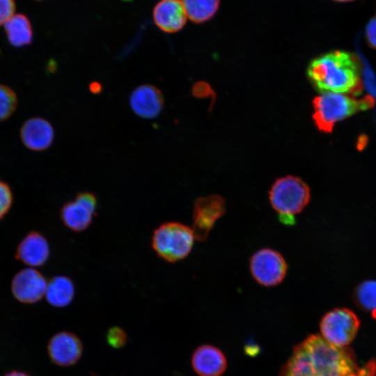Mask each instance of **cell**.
Masks as SVG:
<instances>
[{
  "mask_svg": "<svg viewBox=\"0 0 376 376\" xmlns=\"http://www.w3.org/2000/svg\"><path fill=\"white\" fill-rule=\"evenodd\" d=\"M375 363L361 366L352 350L313 334L294 347L278 376H375Z\"/></svg>",
  "mask_w": 376,
  "mask_h": 376,
  "instance_id": "6da1fadb",
  "label": "cell"
},
{
  "mask_svg": "<svg viewBox=\"0 0 376 376\" xmlns=\"http://www.w3.org/2000/svg\"><path fill=\"white\" fill-rule=\"evenodd\" d=\"M311 84L321 93L359 95L362 91L361 65L355 54L335 50L313 59L307 68Z\"/></svg>",
  "mask_w": 376,
  "mask_h": 376,
  "instance_id": "7a4b0ae2",
  "label": "cell"
},
{
  "mask_svg": "<svg viewBox=\"0 0 376 376\" xmlns=\"http://www.w3.org/2000/svg\"><path fill=\"white\" fill-rule=\"evenodd\" d=\"M374 105L375 100L370 95L357 99L345 93H322L313 101V118L320 131L329 133L338 121Z\"/></svg>",
  "mask_w": 376,
  "mask_h": 376,
  "instance_id": "3957f363",
  "label": "cell"
},
{
  "mask_svg": "<svg viewBox=\"0 0 376 376\" xmlns=\"http://www.w3.org/2000/svg\"><path fill=\"white\" fill-rule=\"evenodd\" d=\"M194 240L192 228L180 222L167 221L154 230L151 244L159 258L175 263L189 254Z\"/></svg>",
  "mask_w": 376,
  "mask_h": 376,
  "instance_id": "277c9868",
  "label": "cell"
},
{
  "mask_svg": "<svg viewBox=\"0 0 376 376\" xmlns=\"http://www.w3.org/2000/svg\"><path fill=\"white\" fill-rule=\"evenodd\" d=\"M310 198L308 186L294 175L278 178L269 191L271 205L279 215L294 216L301 212Z\"/></svg>",
  "mask_w": 376,
  "mask_h": 376,
  "instance_id": "5b68a950",
  "label": "cell"
},
{
  "mask_svg": "<svg viewBox=\"0 0 376 376\" xmlns=\"http://www.w3.org/2000/svg\"><path fill=\"white\" fill-rule=\"evenodd\" d=\"M360 327L356 313L347 308H336L321 319V336L329 343L338 347H347L355 338Z\"/></svg>",
  "mask_w": 376,
  "mask_h": 376,
  "instance_id": "8992f818",
  "label": "cell"
},
{
  "mask_svg": "<svg viewBox=\"0 0 376 376\" xmlns=\"http://www.w3.org/2000/svg\"><path fill=\"white\" fill-rule=\"evenodd\" d=\"M250 270L253 279L259 284L266 287L275 286L284 279L288 265L278 251L262 249L251 258Z\"/></svg>",
  "mask_w": 376,
  "mask_h": 376,
  "instance_id": "52a82bcc",
  "label": "cell"
},
{
  "mask_svg": "<svg viewBox=\"0 0 376 376\" xmlns=\"http://www.w3.org/2000/svg\"><path fill=\"white\" fill-rule=\"evenodd\" d=\"M225 211V201L219 195L213 194L198 198L194 202L192 215V230L195 239L204 241Z\"/></svg>",
  "mask_w": 376,
  "mask_h": 376,
  "instance_id": "ba28073f",
  "label": "cell"
},
{
  "mask_svg": "<svg viewBox=\"0 0 376 376\" xmlns=\"http://www.w3.org/2000/svg\"><path fill=\"white\" fill-rule=\"evenodd\" d=\"M97 209V199L93 193L82 192L75 199L65 203L60 212L64 225L75 232H81L91 224Z\"/></svg>",
  "mask_w": 376,
  "mask_h": 376,
  "instance_id": "9c48e42d",
  "label": "cell"
},
{
  "mask_svg": "<svg viewBox=\"0 0 376 376\" xmlns=\"http://www.w3.org/2000/svg\"><path fill=\"white\" fill-rule=\"evenodd\" d=\"M47 282L38 270L28 267L19 271L11 281V291L16 299L24 304H33L45 295Z\"/></svg>",
  "mask_w": 376,
  "mask_h": 376,
  "instance_id": "30bf717a",
  "label": "cell"
},
{
  "mask_svg": "<svg viewBox=\"0 0 376 376\" xmlns=\"http://www.w3.org/2000/svg\"><path fill=\"white\" fill-rule=\"evenodd\" d=\"M47 350L53 363L68 367L75 365L80 359L83 353V345L75 334L61 331L52 337Z\"/></svg>",
  "mask_w": 376,
  "mask_h": 376,
  "instance_id": "8fae6325",
  "label": "cell"
},
{
  "mask_svg": "<svg viewBox=\"0 0 376 376\" xmlns=\"http://www.w3.org/2000/svg\"><path fill=\"white\" fill-rule=\"evenodd\" d=\"M132 110L138 116L145 119L157 117L164 105V97L160 90L151 84H142L136 87L130 97Z\"/></svg>",
  "mask_w": 376,
  "mask_h": 376,
  "instance_id": "7c38bea8",
  "label": "cell"
},
{
  "mask_svg": "<svg viewBox=\"0 0 376 376\" xmlns=\"http://www.w3.org/2000/svg\"><path fill=\"white\" fill-rule=\"evenodd\" d=\"M50 249L47 239L39 232L29 233L19 243L15 258L31 267L42 266L48 260Z\"/></svg>",
  "mask_w": 376,
  "mask_h": 376,
  "instance_id": "4fadbf2b",
  "label": "cell"
},
{
  "mask_svg": "<svg viewBox=\"0 0 376 376\" xmlns=\"http://www.w3.org/2000/svg\"><path fill=\"white\" fill-rule=\"evenodd\" d=\"M191 366L199 376H221L227 368V359L218 347L202 345L194 352Z\"/></svg>",
  "mask_w": 376,
  "mask_h": 376,
  "instance_id": "5bb4252c",
  "label": "cell"
},
{
  "mask_svg": "<svg viewBox=\"0 0 376 376\" xmlns=\"http://www.w3.org/2000/svg\"><path fill=\"white\" fill-rule=\"evenodd\" d=\"M24 145L34 151H42L50 147L54 138V130L47 120L35 117L27 120L20 129Z\"/></svg>",
  "mask_w": 376,
  "mask_h": 376,
  "instance_id": "9a60e30c",
  "label": "cell"
},
{
  "mask_svg": "<svg viewBox=\"0 0 376 376\" xmlns=\"http://www.w3.org/2000/svg\"><path fill=\"white\" fill-rule=\"evenodd\" d=\"M187 15L181 0H160L153 10L155 24L166 33H175L185 25Z\"/></svg>",
  "mask_w": 376,
  "mask_h": 376,
  "instance_id": "2e32d148",
  "label": "cell"
},
{
  "mask_svg": "<svg viewBox=\"0 0 376 376\" xmlns=\"http://www.w3.org/2000/svg\"><path fill=\"white\" fill-rule=\"evenodd\" d=\"M75 293V285L70 278L56 276L47 282L45 297L52 306L63 308L72 302Z\"/></svg>",
  "mask_w": 376,
  "mask_h": 376,
  "instance_id": "e0dca14e",
  "label": "cell"
},
{
  "mask_svg": "<svg viewBox=\"0 0 376 376\" xmlns=\"http://www.w3.org/2000/svg\"><path fill=\"white\" fill-rule=\"evenodd\" d=\"M9 42L15 47L30 44L33 39V31L29 19L22 14L14 15L4 24Z\"/></svg>",
  "mask_w": 376,
  "mask_h": 376,
  "instance_id": "ac0fdd59",
  "label": "cell"
},
{
  "mask_svg": "<svg viewBox=\"0 0 376 376\" xmlns=\"http://www.w3.org/2000/svg\"><path fill=\"white\" fill-rule=\"evenodd\" d=\"M187 17L195 23L210 20L217 13L219 0H181Z\"/></svg>",
  "mask_w": 376,
  "mask_h": 376,
  "instance_id": "d6986e66",
  "label": "cell"
},
{
  "mask_svg": "<svg viewBox=\"0 0 376 376\" xmlns=\"http://www.w3.org/2000/svg\"><path fill=\"white\" fill-rule=\"evenodd\" d=\"M353 299L361 309L371 312L376 318V281L366 280L354 289Z\"/></svg>",
  "mask_w": 376,
  "mask_h": 376,
  "instance_id": "ffe728a7",
  "label": "cell"
},
{
  "mask_svg": "<svg viewBox=\"0 0 376 376\" xmlns=\"http://www.w3.org/2000/svg\"><path fill=\"white\" fill-rule=\"evenodd\" d=\"M17 99L9 87L0 84V122L9 118L16 109Z\"/></svg>",
  "mask_w": 376,
  "mask_h": 376,
  "instance_id": "44dd1931",
  "label": "cell"
},
{
  "mask_svg": "<svg viewBox=\"0 0 376 376\" xmlns=\"http://www.w3.org/2000/svg\"><path fill=\"white\" fill-rule=\"evenodd\" d=\"M13 201L11 188L5 182L0 180V220L10 210Z\"/></svg>",
  "mask_w": 376,
  "mask_h": 376,
  "instance_id": "7402d4cb",
  "label": "cell"
},
{
  "mask_svg": "<svg viewBox=\"0 0 376 376\" xmlns=\"http://www.w3.org/2000/svg\"><path fill=\"white\" fill-rule=\"evenodd\" d=\"M106 338L110 346L116 349H120L125 345L127 336L124 329L114 326L108 330Z\"/></svg>",
  "mask_w": 376,
  "mask_h": 376,
  "instance_id": "603a6c76",
  "label": "cell"
},
{
  "mask_svg": "<svg viewBox=\"0 0 376 376\" xmlns=\"http://www.w3.org/2000/svg\"><path fill=\"white\" fill-rule=\"evenodd\" d=\"M15 10L14 0H0V26L4 24L14 15Z\"/></svg>",
  "mask_w": 376,
  "mask_h": 376,
  "instance_id": "cb8c5ba5",
  "label": "cell"
},
{
  "mask_svg": "<svg viewBox=\"0 0 376 376\" xmlns=\"http://www.w3.org/2000/svg\"><path fill=\"white\" fill-rule=\"evenodd\" d=\"M366 39L370 47L376 49V12L366 25Z\"/></svg>",
  "mask_w": 376,
  "mask_h": 376,
  "instance_id": "d4e9b609",
  "label": "cell"
},
{
  "mask_svg": "<svg viewBox=\"0 0 376 376\" xmlns=\"http://www.w3.org/2000/svg\"><path fill=\"white\" fill-rule=\"evenodd\" d=\"M89 89L93 93H99L102 91V86L99 82L93 81L89 85Z\"/></svg>",
  "mask_w": 376,
  "mask_h": 376,
  "instance_id": "484cf974",
  "label": "cell"
},
{
  "mask_svg": "<svg viewBox=\"0 0 376 376\" xmlns=\"http://www.w3.org/2000/svg\"><path fill=\"white\" fill-rule=\"evenodd\" d=\"M4 376H29V375L22 372L13 371V372L6 374Z\"/></svg>",
  "mask_w": 376,
  "mask_h": 376,
  "instance_id": "4316f807",
  "label": "cell"
},
{
  "mask_svg": "<svg viewBox=\"0 0 376 376\" xmlns=\"http://www.w3.org/2000/svg\"><path fill=\"white\" fill-rule=\"evenodd\" d=\"M334 1H338V2H349V1H354V0H334Z\"/></svg>",
  "mask_w": 376,
  "mask_h": 376,
  "instance_id": "83f0119b",
  "label": "cell"
}]
</instances>
